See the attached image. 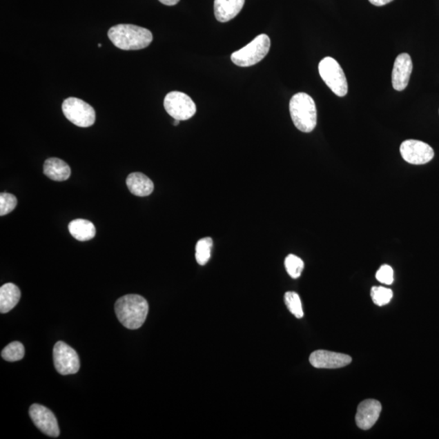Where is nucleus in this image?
I'll list each match as a JSON object with an SVG mask.
<instances>
[{
  "mask_svg": "<svg viewBox=\"0 0 439 439\" xmlns=\"http://www.w3.org/2000/svg\"><path fill=\"white\" fill-rule=\"evenodd\" d=\"M291 117L294 125L304 133L312 132L318 123V111L314 100L306 93H297L290 101Z\"/></svg>",
  "mask_w": 439,
  "mask_h": 439,
  "instance_id": "obj_3",
  "label": "nucleus"
},
{
  "mask_svg": "<svg viewBox=\"0 0 439 439\" xmlns=\"http://www.w3.org/2000/svg\"><path fill=\"white\" fill-rule=\"evenodd\" d=\"M285 303L288 310L295 315L296 318L304 317V311L302 308V303L300 295L295 292L288 291L285 294Z\"/></svg>",
  "mask_w": 439,
  "mask_h": 439,
  "instance_id": "obj_21",
  "label": "nucleus"
},
{
  "mask_svg": "<svg viewBox=\"0 0 439 439\" xmlns=\"http://www.w3.org/2000/svg\"><path fill=\"white\" fill-rule=\"evenodd\" d=\"M126 185L133 195L145 197L153 193L154 183L142 173H132L127 177Z\"/></svg>",
  "mask_w": 439,
  "mask_h": 439,
  "instance_id": "obj_15",
  "label": "nucleus"
},
{
  "mask_svg": "<svg viewBox=\"0 0 439 439\" xmlns=\"http://www.w3.org/2000/svg\"><path fill=\"white\" fill-rule=\"evenodd\" d=\"M382 411L381 402L376 400H366L361 402L355 415L358 427L368 431L378 422Z\"/></svg>",
  "mask_w": 439,
  "mask_h": 439,
  "instance_id": "obj_12",
  "label": "nucleus"
},
{
  "mask_svg": "<svg viewBox=\"0 0 439 439\" xmlns=\"http://www.w3.org/2000/svg\"><path fill=\"white\" fill-rule=\"evenodd\" d=\"M309 361L317 369H340L350 364L352 359L349 355L318 350L311 354Z\"/></svg>",
  "mask_w": 439,
  "mask_h": 439,
  "instance_id": "obj_11",
  "label": "nucleus"
},
{
  "mask_svg": "<svg viewBox=\"0 0 439 439\" xmlns=\"http://www.w3.org/2000/svg\"><path fill=\"white\" fill-rule=\"evenodd\" d=\"M62 111L68 120L77 126L86 128L95 124V109L84 100L75 97L66 99L62 104Z\"/></svg>",
  "mask_w": 439,
  "mask_h": 439,
  "instance_id": "obj_6",
  "label": "nucleus"
},
{
  "mask_svg": "<svg viewBox=\"0 0 439 439\" xmlns=\"http://www.w3.org/2000/svg\"><path fill=\"white\" fill-rule=\"evenodd\" d=\"M164 107L169 116L178 121L189 120L196 113V105L193 100L180 91H172L167 94L164 98Z\"/></svg>",
  "mask_w": 439,
  "mask_h": 439,
  "instance_id": "obj_7",
  "label": "nucleus"
},
{
  "mask_svg": "<svg viewBox=\"0 0 439 439\" xmlns=\"http://www.w3.org/2000/svg\"><path fill=\"white\" fill-rule=\"evenodd\" d=\"M159 1L164 4V6H176L180 0H159Z\"/></svg>",
  "mask_w": 439,
  "mask_h": 439,
  "instance_id": "obj_27",
  "label": "nucleus"
},
{
  "mask_svg": "<svg viewBox=\"0 0 439 439\" xmlns=\"http://www.w3.org/2000/svg\"><path fill=\"white\" fill-rule=\"evenodd\" d=\"M108 36L117 48L124 51L144 49L153 40V35L149 30L130 24H120L112 27L108 30Z\"/></svg>",
  "mask_w": 439,
  "mask_h": 439,
  "instance_id": "obj_1",
  "label": "nucleus"
},
{
  "mask_svg": "<svg viewBox=\"0 0 439 439\" xmlns=\"http://www.w3.org/2000/svg\"><path fill=\"white\" fill-rule=\"evenodd\" d=\"M371 297L373 303L382 307V306L390 303L393 297V291L389 288L373 286L371 290Z\"/></svg>",
  "mask_w": 439,
  "mask_h": 439,
  "instance_id": "obj_23",
  "label": "nucleus"
},
{
  "mask_svg": "<svg viewBox=\"0 0 439 439\" xmlns=\"http://www.w3.org/2000/svg\"><path fill=\"white\" fill-rule=\"evenodd\" d=\"M68 231L75 240L81 242L92 240L96 235L94 224L85 219L73 220L68 224Z\"/></svg>",
  "mask_w": 439,
  "mask_h": 439,
  "instance_id": "obj_17",
  "label": "nucleus"
},
{
  "mask_svg": "<svg viewBox=\"0 0 439 439\" xmlns=\"http://www.w3.org/2000/svg\"><path fill=\"white\" fill-rule=\"evenodd\" d=\"M400 153L406 162L417 166L429 163L434 157V152L431 146L424 142L414 139L402 142Z\"/></svg>",
  "mask_w": 439,
  "mask_h": 439,
  "instance_id": "obj_9",
  "label": "nucleus"
},
{
  "mask_svg": "<svg viewBox=\"0 0 439 439\" xmlns=\"http://www.w3.org/2000/svg\"><path fill=\"white\" fill-rule=\"evenodd\" d=\"M285 267L292 278H298L304 269V263L298 256L291 254L285 260Z\"/></svg>",
  "mask_w": 439,
  "mask_h": 439,
  "instance_id": "obj_22",
  "label": "nucleus"
},
{
  "mask_svg": "<svg viewBox=\"0 0 439 439\" xmlns=\"http://www.w3.org/2000/svg\"><path fill=\"white\" fill-rule=\"evenodd\" d=\"M43 173L53 181L64 182L70 178L71 169L68 164L61 159L49 158L44 163Z\"/></svg>",
  "mask_w": 439,
  "mask_h": 439,
  "instance_id": "obj_16",
  "label": "nucleus"
},
{
  "mask_svg": "<svg viewBox=\"0 0 439 439\" xmlns=\"http://www.w3.org/2000/svg\"><path fill=\"white\" fill-rule=\"evenodd\" d=\"M98 47H99V48H101V47H102V44H100V43H99V44H98Z\"/></svg>",
  "mask_w": 439,
  "mask_h": 439,
  "instance_id": "obj_29",
  "label": "nucleus"
},
{
  "mask_svg": "<svg viewBox=\"0 0 439 439\" xmlns=\"http://www.w3.org/2000/svg\"><path fill=\"white\" fill-rule=\"evenodd\" d=\"M369 1L375 6L380 7L392 2L393 0H369Z\"/></svg>",
  "mask_w": 439,
  "mask_h": 439,
  "instance_id": "obj_26",
  "label": "nucleus"
},
{
  "mask_svg": "<svg viewBox=\"0 0 439 439\" xmlns=\"http://www.w3.org/2000/svg\"><path fill=\"white\" fill-rule=\"evenodd\" d=\"M376 278L378 282L383 283V284L391 285L394 282V271L390 265H382L376 273Z\"/></svg>",
  "mask_w": 439,
  "mask_h": 439,
  "instance_id": "obj_25",
  "label": "nucleus"
},
{
  "mask_svg": "<svg viewBox=\"0 0 439 439\" xmlns=\"http://www.w3.org/2000/svg\"><path fill=\"white\" fill-rule=\"evenodd\" d=\"M244 3L245 0H215V17L220 22L230 21L239 14Z\"/></svg>",
  "mask_w": 439,
  "mask_h": 439,
  "instance_id": "obj_14",
  "label": "nucleus"
},
{
  "mask_svg": "<svg viewBox=\"0 0 439 439\" xmlns=\"http://www.w3.org/2000/svg\"><path fill=\"white\" fill-rule=\"evenodd\" d=\"M180 121L178 120H175V122H173V126H177L178 124H179Z\"/></svg>",
  "mask_w": 439,
  "mask_h": 439,
  "instance_id": "obj_28",
  "label": "nucleus"
},
{
  "mask_svg": "<svg viewBox=\"0 0 439 439\" xmlns=\"http://www.w3.org/2000/svg\"><path fill=\"white\" fill-rule=\"evenodd\" d=\"M53 360L55 368L61 375L75 374L80 369L79 356L76 351L72 349L66 342H57L53 349Z\"/></svg>",
  "mask_w": 439,
  "mask_h": 439,
  "instance_id": "obj_8",
  "label": "nucleus"
},
{
  "mask_svg": "<svg viewBox=\"0 0 439 439\" xmlns=\"http://www.w3.org/2000/svg\"><path fill=\"white\" fill-rule=\"evenodd\" d=\"M318 68L320 75L329 88L340 97H344L349 91V85L340 64L332 57H326L320 62Z\"/></svg>",
  "mask_w": 439,
  "mask_h": 439,
  "instance_id": "obj_5",
  "label": "nucleus"
},
{
  "mask_svg": "<svg viewBox=\"0 0 439 439\" xmlns=\"http://www.w3.org/2000/svg\"><path fill=\"white\" fill-rule=\"evenodd\" d=\"M21 299V291L13 283H7L0 288V312L7 313L15 308Z\"/></svg>",
  "mask_w": 439,
  "mask_h": 439,
  "instance_id": "obj_18",
  "label": "nucleus"
},
{
  "mask_svg": "<svg viewBox=\"0 0 439 439\" xmlns=\"http://www.w3.org/2000/svg\"><path fill=\"white\" fill-rule=\"evenodd\" d=\"M413 62L409 54L402 53L396 59L392 71L393 88L398 91L405 90L409 85Z\"/></svg>",
  "mask_w": 439,
  "mask_h": 439,
  "instance_id": "obj_13",
  "label": "nucleus"
},
{
  "mask_svg": "<svg viewBox=\"0 0 439 439\" xmlns=\"http://www.w3.org/2000/svg\"><path fill=\"white\" fill-rule=\"evenodd\" d=\"M29 413L35 427L46 436L52 438H57L59 436L57 420L51 410L44 406L35 404L30 407Z\"/></svg>",
  "mask_w": 439,
  "mask_h": 439,
  "instance_id": "obj_10",
  "label": "nucleus"
},
{
  "mask_svg": "<svg viewBox=\"0 0 439 439\" xmlns=\"http://www.w3.org/2000/svg\"><path fill=\"white\" fill-rule=\"evenodd\" d=\"M149 306L143 296L127 295L116 302V315L123 326L137 329L143 326L148 317Z\"/></svg>",
  "mask_w": 439,
  "mask_h": 439,
  "instance_id": "obj_2",
  "label": "nucleus"
},
{
  "mask_svg": "<svg viewBox=\"0 0 439 439\" xmlns=\"http://www.w3.org/2000/svg\"><path fill=\"white\" fill-rule=\"evenodd\" d=\"M3 360L9 362L21 360L25 355V347L20 342H13L8 344L1 353Z\"/></svg>",
  "mask_w": 439,
  "mask_h": 439,
  "instance_id": "obj_20",
  "label": "nucleus"
},
{
  "mask_svg": "<svg viewBox=\"0 0 439 439\" xmlns=\"http://www.w3.org/2000/svg\"><path fill=\"white\" fill-rule=\"evenodd\" d=\"M213 245V240L209 237L198 241L195 246V259L199 264L204 265L208 262L211 257Z\"/></svg>",
  "mask_w": 439,
  "mask_h": 439,
  "instance_id": "obj_19",
  "label": "nucleus"
},
{
  "mask_svg": "<svg viewBox=\"0 0 439 439\" xmlns=\"http://www.w3.org/2000/svg\"><path fill=\"white\" fill-rule=\"evenodd\" d=\"M17 205V199L15 195L9 193L0 195V216H6L14 210Z\"/></svg>",
  "mask_w": 439,
  "mask_h": 439,
  "instance_id": "obj_24",
  "label": "nucleus"
},
{
  "mask_svg": "<svg viewBox=\"0 0 439 439\" xmlns=\"http://www.w3.org/2000/svg\"><path fill=\"white\" fill-rule=\"evenodd\" d=\"M271 39L266 35H260L244 48L231 55V61L240 67L256 65L267 56L271 49Z\"/></svg>",
  "mask_w": 439,
  "mask_h": 439,
  "instance_id": "obj_4",
  "label": "nucleus"
}]
</instances>
